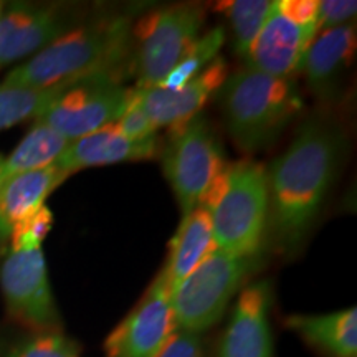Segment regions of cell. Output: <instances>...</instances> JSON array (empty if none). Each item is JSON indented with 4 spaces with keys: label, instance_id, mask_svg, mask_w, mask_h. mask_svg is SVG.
<instances>
[{
    "label": "cell",
    "instance_id": "cell-1",
    "mask_svg": "<svg viewBox=\"0 0 357 357\" xmlns=\"http://www.w3.org/2000/svg\"><path fill=\"white\" fill-rule=\"evenodd\" d=\"M344 151L346 136L337 123L316 116L301 124L291 144L271 166L270 227L283 253H296L310 235Z\"/></svg>",
    "mask_w": 357,
    "mask_h": 357
},
{
    "label": "cell",
    "instance_id": "cell-2",
    "mask_svg": "<svg viewBox=\"0 0 357 357\" xmlns=\"http://www.w3.org/2000/svg\"><path fill=\"white\" fill-rule=\"evenodd\" d=\"M131 35V20L126 15L102 17L73 26L13 68L2 83L48 88L96 71L126 70L132 56Z\"/></svg>",
    "mask_w": 357,
    "mask_h": 357
},
{
    "label": "cell",
    "instance_id": "cell-3",
    "mask_svg": "<svg viewBox=\"0 0 357 357\" xmlns=\"http://www.w3.org/2000/svg\"><path fill=\"white\" fill-rule=\"evenodd\" d=\"M222 105L231 139L245 153L273 144L303 109L293 78L270 77L247 66L223 83Z\"/></svg>",
    "mask_w": 357,
    "mask_h": 357
},
{
    "label": "cell",
    "instance_id": "cell-4",
    "mask_svg": "<svg viewBox=\"0 0 357 357\" xmlns=\"http://www.w3.org/2000/svg\"><path fill=\"white\" fill-rule=\"evenodd\" d=\"M258 253L234 257L215 248L171 293L177 328L202 334L218 323L243 281L258 270Z\"/></svg>",
    "mask_w": 357,
    "mask_h": 357
},
{
    "label": "cell",
    "instance_id": "cell-5",
    "mask_svg": "<svg viewBox=\"0 0 357 357\" xmlns=\"http://www.w3.org/2000/svg\"><path fill=\"white\" fill-rule=\"evenodd\" d=\"M217 248L234 257L258 253L270 220L268 171L255 160L231 164L230 184L211 213Z\"/></svg>",
    "mask_w": 357,
    "mask_h": 357
},
{
    "label": "cell",
    "instance_id": "cell-6",
    "mask_svg": "<svg viewBox=\"0 0 357 357\" xmlns=\"http://www.w3.org/2000/svg\"><path fill=\"white\" fill-rule=\"evenodd\" d=\"M123 77L124 70H105L73 79L35 123L47 124L68 141L116 123L129 96Z\"/></svg>",
    "mask_w": 357,
    "mask_h": 357
},
{
    "label": "cell",
    "instance_id": "cell-7",
    "mask_svg": "<svg viewBox=\"0 0 357 357\" xmlns=\"http://www.w3.org/2000/svg\"><path fill=\"white\" fill-rule=\"evenodd\" d=\"M205 13L197 6L159 8L139 20L132 70L136 88L159 86L182 55L200 37Z\"/></svg>",
    "mask_w": 357,
    "mask_h": 357
},
{
    "label": "cell",
    "instance_id": "cell-8",
    "mask_svg": "<svg viewBox=\"0 0 357 357\" xmlns=\"http://www.w3.org/2000/svg\"><path fill=\"white\" fill-rule=\"evenodd\" d=\"M164 149V174L172 185L182 215L194 211L202 194L225 164L220 146L204 114L171 128Z\"/></svg>",
    "mask_w": 357,
    "mask_h": 357
},
{
    "label": "cell",
    "instance_id": "cell-9",
    "mask_svg": "<svg viewBox=\"0 0 357 357\" xmlns=\"http://www.w3.org/2000/svg\"><path fill=\"white\" fill-rule=\"evenodd\" d=\"M0 288L8 312L17 321L37 333L60 331V312L52 293L42 247L10 250L0 268Z\"/></svg>",
    "mask_w": 357,
    "mask_h": 357
},
{
    "label": "cell",
    "instance_id": "cell-10",
    "mask_svg": "<svg viewBox=\"0 0 357 357\" xmlns=\"http://www.w3.org/2000/svg\"><path fill=\"white\" fill-rule=\"evenodd\" d=\"M177 329L164 271L105 341L106 357H154Z\"/></svg>",
    "mask_w": 357,
    "mask_h": 357
},
{
    "label": "cell",
    "instance_id": "cell-11",
    "mask_svg": "<svg viewBox=\"0 0 357 357\" xmlns=\"http://www.w3.org/2000/svg\"><path fill=\"white\" fill-rule=\"evenodd\" d=\"M229 78V65L223 58H215L199 77L178 89H166L160 86L132 88L131 98L144 111L155 129L160 126H178L200 113L218 88Z\"/></svg>",
    "mask_w": 357,
    "mask_h": 357
},
{
    "label": "cell",
    "instance_id": "cell-12",
    "mask_svg": "<svg viewBox=\"0 0 357 357\" xmlns=\"http://www.w3.org/2000/svg\"><path fill=\"white\" fill-rule=\"evenodd\" d=\"M71 20L61 7L17 3L0 17V66L43 50L70 30Z\"/></svg>",
    "mask_w": 357,
    "mask_h": 357
},
{
    "label": "cell",
    "instance_id": "cell-13",
    "mask_svg": "<svg viewBox=\"0 0 357 357\" xmlns=\"http://www.w3.org/2000/svg\"><path fill=\"white\" fill-rule=\"evenodd\" d=\"M316 33L318 24H294L276 10L275 2L273 12L245 56L247 68L276 78H291L296 71H301L303 60Z\"/></svg>",
    "mask_w": 357,
    "mask_h": 357
},
{
    "label": "cell",
    "instance_id": "cell-14",
    "mask_svg": "<svg viewBox=\"0 0 357 357\" xmlns=\"http://www.w3.org/2000/svg\"><path fill=\"white\" fill-rule=\"evenodd\" d=\"M271 301L268 280L252 283L240 293L223 333L218 357H273Z\"/></svg>",
    "mask_w": 357,
    "mask_h": 357
},
{
    "label": "cell",
    "instance_id": "cell-15",
    "mask_svg": "<svg viewBox=\"0 0 357 357\" xmlns=\"http://www.w3.org/2000/svg\"><path fill=\"white\" fill-rule=\"evenodd\" d=\"M158 153V134L142 141H131L113 123L79 139L70 141L55 164L68 177L70 174L88 167L153 159Z\"/></svg>",
    "mask_w": 357,
    "mask_h": 357
},
{
    "label": "cell",
    "instance_id": "cell-16",
    "mask_svg": "<svg viewBox=\"0 0 357 357\" xmlns=\"http://www.w3.org/2000/svg\"><path fill=\"white\" fill-rule=\"evenodd\" d=\"M354 53V22L316 33L301 66L307 88L323 100L334 95L339 79L351 65Z\"/></svg>",
    "mask_w": 357,
    "mask_h": 357
},
{
    "label": "cell",
    "instance_id": "cell-17",
    "mask_svg": "<svg viewBox=\"0 0 357 357\" xmlns=\"http://www.w3.org/2000/svg\"><path fill=\"white\" fill-rule=\"evenodd\" d=\"M66 176L56 164L13 176L0 184V247L10 238L13 227L32 217Z\"/></svg>",
    "mask_w": 357,
    "mask_h": 357
},
{
    "label": "cell",
    "instance_id": "cell-18",
    "mask_svg": "<svg viewBox=\"0 0 357 357\" xmlns=\"http://www.w3.org/2000/svg\"><path fill=\"white\" fill-rule=\"evenodd\" d=\"M215 248L211 213L202 207H195L182 215L177 234L171 242L167 265L162 270L171 284V293Z\"/></svg>",
    "mask_w": 357,
    "mask_h": 357
},
{
    "label": "cell",
    "instance_id": "cell-19",
    "mask_svg": "<svg viewBox=\"0 0 357 357\" xmlns=\"http://www.w3.org/2000/svg\"><path fill=\"white\" fill-rule=\"evenodd\" d=\"M287 324L307 342L333 357L357 356V310L329 314H294Z\"/></svg>",
    "mask_w": 357,
    "mask_h": 357
},
{
    "label": "cell",
    "instance_id": "cell-20",
    "mask_svg": "<svg viewBox=\"0 0 357 357\" xmlns=\"http://www.w3.org/2000/svg\"><path fill=\"white\" fill-rule=\"evenodd\" d=\"M68 144L70 141L66 137L53 131L47 124L35 123L13 153L3 159L0 167V184L19 174L50 166L60 158Z\"/></svg>",
    "mask_w": 357,
    "mask_h": 357
},
{
    "label": "cell",
    "instance_id": "cell-21",
    "mask_svg": "<svg viewBox=\"0 0 357 357\" xmlns=\"http://www.w3.org/2000/svg\"><path fill=\"white\" fill-rule=\"evenodd\" d=\"M71 82L73 79L48 88L0 83V131L26 121V119H37Z\"/></svg>",
    "mask_w": 357,
    "mask_h": 357
},
{
    "label": "cell",
    "instance_id": "cell-22",
    "mask_svg": "<svg viewBox=\"0 0 357 357\" xmlns=\"http://www.w3.org/2000/svg\"><path fill=\"white\" fill-rule=\"evenodd\" d=\"M218 8L225 12L227 19L230 20L236 55L245 58L252 43L258 37V33L261 32L268 17L273 12L275 2H268V0H234V2L218 3Z\"/></svg>",
    "mask_w": 357,
    "mask_h": 357
},
{
    "label": "cell",
    "instance_id": "cell-23",
    "mask_svg": "<svg viewBox=\"0 0 357 357\" xmlns=\"http://www.w3.org/2000/svg\"><path fill=\"white\" fill-rule=\"evenodd\" d=\"M223 43H225V30H223V26H215L211 32L204 33L182 55L177 65L162 79L159 86L171 89V91L185 86L187 83L192 82L195 77H199L215 60Z\"/></svg>",
    "mask_w": 357,
    "mask_h": 357
},
{
    "label": "cell",
    "instance_id": "cell-24",
    "mask_svg": "<svg viewBox=\"0 0 357 357\" xmlns=\"http://www.w3.org/2000/svg\"><path fill=\"white\" fill-rule=\"evenodd\" d=\"M7 357H82L79 346L60 331L37 333L17 342Z\"/></svg>",
    "mask_w": 357,
    "mask_h": 357
},
{
    "label": "cell",
    "instance_id": "cell-25",
    "mask_svg": "<svg viewBox=\"0 0 357 357\" xmlns=\"http://www.w3.org/2000/svg\"><path fill=\"white\" fill-rule=\"evenodd\" d=\"M53 215L50 208H47L43 205L40 211L33 213L32 217L25 218L24 222L17 223L13 227L10 242V250H26V248H40V245L45 240V236L48 235V231L52 229Z\"/></svg>",
    "mask_w": 357,
    "mask_h": 357
},
{
    "label": "cell",
    "instance_id": "cell-26",
    "mask_svg": "<svg viewBox=\"0 0 357 357\" xmlns=\"http://www.w3.org/2000/svg\"><path fill=\"white\" fill-rule=\"evenodd\" d=\"M114 124L118 126L121 134H124L131 141H142L155 134V126L149 121L144 111L137 106V102L132 100L131 93L128 96L126 109H124V113L119 116V119Z\"/></svg>",
    "mask_w": 357,
    "mask_h": 357
},
{
    "label": "cell",
    "instance_id": "cell-27",
    "mask_svg": "<svg viewBox=\"0 0 357 357\" xmlns=\"http://www.w3.org/2000/svg\"><path fill=\"white\" fill-rule=\"evenodd\" d=\"M154 357H207L200 334L177 328Z\"/></svg>",
    "mask_w": 357,
    "mask_h": 357
},
{
    "label": "cell",
    "instance_id": "cell-28",
    "mask_svg": "<svg viewBox=\"0 0 357 357\" xmlns=\"http://www.w3.org/2000/svg\"><path fill=\"white\" fill-rule=\"evenodd\" d=\"M357 12V2L354 0H323L319 2L318 10V32L334 29V26L349 24Z\"/></svg>",
    "mask_w": 357,
    "mask_h": 357
},
{
    "label": "cell",
    "instance_id": "cell-29",
    "mask_svg": "<svg viewBox=\"0 0 357 357\" xmlns=\"http://www.w3.org/2000/svg\"><path fill=\"white\" fill-rule=\"evenodd\" d=\"M276 10L294 24H316L319 2L318 0H280L276 2Z\"/></svg>",
    "mask_w": 357,
    "mask_h": 357
},
{
    "label": "cell",
    "instance_id": "cell-30",
    "mask_svg": "<svg viewBox=\"0 0 357 357\" xmlns=\"http://www.w3.org/2000/svg\"><path fill=\"white\" fill-rule=\"evenodd\" d=\"M230 172H231V164H223L220 171L215 174V177L212 178L211 184L207 185V189L202 194V197L199 200L197 207H202L208 213L215 211V207L220 204V200L225 195L227 189H229L230 184Z\"/></svg>",
    "mask_w": 357,
    "mask_h": 357
},
{
    "label": "cell",
    "instance_id": "cell-31",
    "mask_svg": "<svg viewBox=\"0 0 357 357\" xmlns=\"http://www.w3.org/2000/svg\"><path fill=\"white\" fill-rule=\"evenodd\" d=\"M3 10H6V6H3L2 2H0V17H2V13H3Z\"/></svg>",
    "mask_w": 357,
    "mask_h": 357
},
{
    "label": "cell",
    "instance_id": "cell-32",
    "mask_svg": "<svg viewBox=\"0 0 357 357\" xmlns=\"http://www.w3.org/2000/svg\"><path fill=\"white\" fill-rule=\"evenodd\" d=\"M2 162H3V158H2V155H0V167H2Z\"/></svg>",
    "mask_w": 357,
    "mask_h": 357
}]
</instances>
